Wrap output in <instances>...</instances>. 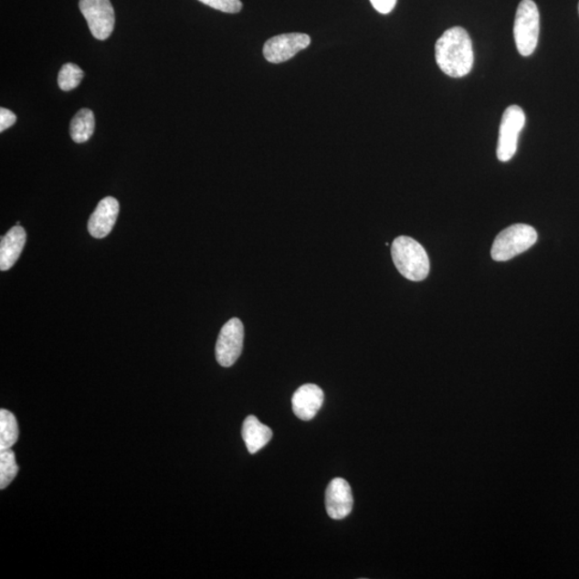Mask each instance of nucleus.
Instances as JSON below:
<instances>
[{
	"mask_svg": "<svg viewBox=\"0 0 579 579\" xmlns=\"http://www.w3.org/2000/svg\"><path fill=\"white\" fill-rule=\"evenodd\" d=\"M17 472L15 452L11 448L0 451V489L7 488L16 477Z\"/></svg>",
	"mask_w": 579,
	"mask_h": 579,
	"instance_id": "16",
	"label": "nucleus"
},
{
	"mask_svg": "<svg viewBox=\"0 0 579 579\" xmlns=\"http://www.w3.org/2000/svg\"><path fill=\"white\" fill-rule=\"evenodd\" d=\"M436 61L447 76L458 79L470 73L474 63L472 41L463 27L446 30L436 42Z\"/></svg>",
	"mask_w": 579,
	"mask_h": 579,
	"instance_id": "1",
	"label": "nucleus"
},
{
	"mask_svg": "<svg viewBox=\"0 0 579 579\" xmlns=\"http://www.w3.org/2000/svg\"><path fill=\"white\" fill-rule=\"evenodd\" d=\"M84 77L81 68L76 64H66L58 75V86L61 90L69 91L78 88Z\"/></svg>",
	"mask_w": 579,
	"mask_h": 579,
	"instance_id": "17",
	"label": "nucleus"
},
{
	"mask_svg": "<svg viewBox=\"0 0 579 579\" xmlns=\"http://www.w3.org/2000/svg\"><path fill=\"white\" fill-rule=\"evenodd\" d=\"M392 258L398 272L411 281H422L429 274L426 250L409 237H399L392 245Z\"/></svg>",
	"mask_w": 579,
	"mask_h": 579,
	"instance_id": "2",
	"label": "nucleus"
},
{
	"mask_svg": "<svg viewBox=\"0 0 579 579\" xmlns=\"http://www.w3.org/2000/svg\"><path fill=\"white\" fill-rule=\"evenodd\" d=\"M16 116L14 112L8 109H0V132L7 131L8 128L16 124Z\"/></svg>",
	"mask_w": 579,
	"mask_h": 579,
	"instance_id": "19",
	"label": "nucleus"
},
{
	"mask_svg": "<svg viewBox=\"0 0 579 579\" xmlns=\"http://www.w3.org/2000/svg\"><path fill=\"white\" fill-rule=\"evenodd\" d=\"M26 243V232L20 226L11 227L0 242V269H10L20 258Z\"/></svg>",
	"mask_w": 579,
	"mask_h": 579,
	"instance_id": "12",
	"label": "nucleus"
},
{
	"mask_svg": "<svg viewBox=\"0 0 579 579\" xmlns=\"http://www.w3.org/2000/svg\"><path fill=\"white\" fill-rule=\"evenodd\" d=\"M18 439L16 418L8 410H0V451L11 448Z\"/></svg>",
	"mask_w": 579,
	"mask_h": 579,
	"instance_id": "15",
	"label": "nucleus"
},
{
	"mask_svg": "<svg viewBox=\"0 0 579 579\" xmlns=\"http://www.w3.org/2000/svg\"><path fill=\"white\" fill-rule=\"evenodd\" d=\"M273 431L255 416L246 417L243 424V439L250 454H256L272 440Z\"/></svg>",
	"mask_w": 579,
	"mask_h": 579,
	"instance_id": "13",
	"label": "nucleus"
},
{
	"mask_svg": "<svg viewBox=\"0 0 579 579\" xmlns=\"http://www.w3.org/2000/svg\"><path fill=\"white\" fill-rule=\"evenodd\" d=\"M325 507L332 520L346 519L353 508V496L346 479L336 478L329 484L325 492Z\"/></svg>",
	"mask_w": 579,
	"mask_h": 579,
	"instance_id": "9",
	"label": "nucleus"
},
{
	"mask_svg": "<svg viewBox=\"0 0 579 579\" xmlns=\"http://www.w3.org/2000/svg\"><path fill=\"white\" fill-rule=\"evenodd\" d=\"M79 10L96 39L106 40L113 33L115 12L110 0H79Z\"/></svg>",
	"mask_w": 579,
	"mask_h": 579,
	"instance_id": "6",
	"label": "nucleus"
},
{
	"mask_svg": "<svg viewBox=\"0 0 579 579\" xmlns=\"http://www.w3.org/2000/svg\"><path fill=\"white\" fill-rule=\"evenodd\" d=\"M525 122V112L521 107L511 106L504 111L497 147V157L500 162L507 163L514 157Z\"/></svg>",
	"mask_w": 579,
	"mask_h": 579,
	"instance_id": "5",
	"label": "nucleus"
},
{
	"mask_svg": "<svg viewBox=\"0 0 579 579\" xmlns=\"http://www.w3.org/2000/svg\"><path fill=\"white\" fill-rule=\"evenodd\" d=\"M540 12L533 0H522L516 11L514 39L522 57H530L538 47Z\"/></svg>",
	"mask_w": 579,
	"mask_h": 579,
	"instance_id": "4",
	"label": "nucleus"
},
{
	"mask_svg": "<svg viewBox=\"0 0 579 579\" xmlns=\"http://www.w3.org/2000/svg\"><path fill=\"white\" fill-rule=\"evenodd\" d=\"M371 3L379 14L387 15L395 8L397 0H371Z\"/></svg>",
	"mask_w": 579,
	"mask_h": 579,
	"instance_id": "20",
	"label": "nucleus"
},
{
	"mask_svg": "<svg viewBox=\"0 0 579 579\" xmlns=\"http://www.w3.org/2000/svg\"><path fill=\"white\" fill-rule=\"evenodd\" d=\"M199 2L225 14H238L243 8L240 0H199Z\"/></svg>",
	"mask_w": 579,
	"mask_h": 579,
	"instance_id": "18",
	"label": "nucleus"
},
{
	"mask_svg": "<svg viewBox=\"0 0 579 579\" xmlns=\"http://www.w3.org/2000/svg\"><path fill=\"white\" fill-rule=\"evenodd\" d=\"M578 11H579V5H578Z\"/></svg>",
	"mask_w": 579,
	"mask_h": 579,
	"instance_id": "21",
	"label": "nucleus"
},
{
	"mask_svg": "<svg viewBox=\"0 0 579 579\" xmlns=\"http://www.w3.org/2000/svg\"><path fill=\"white\" fill-rule=\"evenodd\" d=\"M537 240L538 233L532 226H511L496 237L492 244L491 258L498 262L509 261L532 248Z\"/></svg>",
	"mask_w": 579,
	"mask_h": 579,
	"instance_id": "3",
	"label": "nucleus"
},
{
	"mask_svg": "<svg viewBox=\"0 0 579 579\" xmlns=\"http://www.w3.org/2000/svg\"><path fill=\"white\" fill-rule=\"evenodd\" d=\"M95 132V115L89 109L79 111L70 125V135L76 143H85Z\"/></svg>",
	"mask_w": 579,
	"mask_h": 579,
	"instance_id": "14",
	"label": "nucleus"
},
{
	"mask_svg": "<svg viewBox=\"0 0 579 579\" xmlns=\"http://www.w3.org/2000/svg\"><path fill=\"white\" fill-rule=\"evenodd\" d=\"M311 42V37L306 34L292 33L276 36L265 42L264 58L269 63L280 64L305 50L310 47Z\"/></svg>",
	"mask_w": 579,
	"mask_h": 579,
	"instance_id": "8",
	"label": "nucleus"
},
{
	"mask_svg": "<svg viewBox=\"0 0 579 579\" xmlns=\"http://www.w3.org/2000/svg\"><path fill=\"white\" fill-rule=\"evenodd\" d=\"M120 213V203L112 196L100 202L89 221V232L92 237L104 238L116 224Z\"/></svg>",
	"mask_w": 579,
	"mask_h": 579,
	"instance_id": "10",
	"label": "nucleus"
},
{
	"mask_svg": "<svg viewBox=\"0 0 579 579\" xmlns=\"http://www.w3.org/2000/svg\"><path fill=\"white\" fill-rule=\"evenodd\" d=\"M324 402V393L316 384H304L294 393L292 409L301 421H311L315 417Z\"/></svg>",
	"mask_w": 579,
	"mask_h": 579,
	"instance_id": "11",
	"label": "nucleus"
},
{
	"mask_svg": "<svg viewBox=\"0 0 579 579\" xmlns=\"http://www.w3.org/2000/svg\"><path fill=\"white\" fill-rule=\"evenodd\" d=\"M244 344V325L237 318L227 321L221 329L217 344H216V359L223 367L236 364L242 354Z\"/></svg>",
	"mask_w": 579,
	"mask_h": 579,
	"instance_id": "7",
	"label": "nucleus"
}]
</instances>
